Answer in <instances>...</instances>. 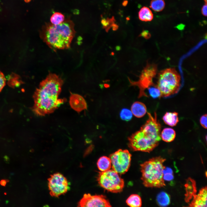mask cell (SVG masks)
Listing matches in <instances>:
<instances>
[{
	"label": "cell",
	"mask_w": 207,
	"mask_h": 207,
	"mask_svg": "<svg viewBox=\"0 0 207 207\" xmlns=\"http://www.w3.org/2000/svg\"><path fill=\"white\" fill-rule=\"evenodd\" d=\"M64 83L57 74L50 73L40 83L33 95L32 110L37 115L44 116L53 112L66 101L58 98Z\"/></svg>",
	"instance_id": "obj_1"
},
{
	"label": "cell",
	"mask_w": 207,
	"mask_h": 207,
	"mask_svg": "<svg viewBox=\"0 0 207 207\" xmlns=\"http://www.w3.org/2000/svg\"><path fill=\"white\" fill-rule=\"evenodd\" d=\"M75 33L73 22L67 19L58 25L46 23L42 26L40 35L51 48L63 49L70 47Z\"/></svg>",
	"instance_id": "obj_2"
},
{
	"label": "cell",
	"mask_w": 207,
	"mask_h": 207,
	"mask_svg": "<svg viewBox=\"0 0 207 207\" xmlns=\"http://www.w3.org/2000/svg\"><path fill=\"white\" fill-rule=\"evenodd\" d=\"M166 160L161 156L156 157L140 164L141 179L145 187L160 188L165 186L163 170L165 167L163 163Z\"/></svg>",
	"instance_id": "obj_3"
},
{
	"label": "cell",
	"mask_w": 207,
	"mask_h": 207,
	"mask_svg": "<svg viewBox=\"0 0 207 207\" xmlns=\"http://www.w3.org/2000/svg\"><path fill=\"white\" fill-rule=\"evenodd\" d=\"M157 85L161 97H167L177 93L181 86V77L174 68H168L160 71L158 75Z\"/></svg>",
	"instance_id": "obj_4"
},
{
	"label": "cell",
	"mask_w": 207,
	"mask_h": 207,
	"mask_svg": "<svg viewBox=\"0 0 207 207\" xmlns=\"http://www.w3.org/2000/svg\"><path fill=\"white\" fill-rule=\"evenodd\" d=\"M97 181L100 186L112 193L120 192L124 187L123 179L112 169L99 172Z\"/></svg>",
	"instance_id": "obj_5"
},
{
	"label": "cell",
	"mask_w": 207,
	"mask_h": 207,
	"mask_svg": "<svg viewBox=\"0 0 207 207\" xmlns=\"http://www.w3.org/2000/svg\"><path fill=\"white\" fill-rule=\"evenodd\" d=\"M129 147L133 151L150 152L158 145L160 141L147 135L140 130L128 138Z\"/></svg>",
	"instance_id": "obj_6"
},
{
	"label": "cell",
	"mask_w": 207,
	"mask_h": 207,
	"mask_svg": "<svg viewBox=\"0 0 207 207\" xmlns=\"http://www.w3.org/2000/svg\"><path fill=\"white\" fill-rule=\"evenodd\" d=\"M157 71V66L156 64L147 62L146 66L141 72L138 81H133L129 78H128L131 85L136 86L139 88V97H148L145 90L149 87L154 85L153 82V79L156 76Z\"/></svg>",
	"instance_id": "obj_7"
},
{
	"label": "cell",
	"mask_w": 207,
	"mask_h": 207,
	"mask_svg": "<svg viewBox=\"0 0 207 207\" xmlns=\"http://www.w3.org/2000/svg\"><path fill=\"white\" fill-rule=\"evenodd\" d=\"M131 155L127 150L119 149L110 155L112 169L118 174H124L128 170Z\"/></svg>",
	"instance_id": "obj_8"
},
{
	"label": "cell",
	"mask_w": 207,
	"mask_h": 207,
	"mask_svg": "<svg viewBox=\"0 0 207 207\" xmlns=\"http://www.w3.org/2000/svg\"><path fill=\"white\" fill-rule=\"evenodd\" d=\"M48 180L49 193L52 197H58L69 190V183L67 179L60 173L51 175Z\"/></svg>",
	"instance_id": "obj_9"
},
{
	"label": "cell",
	"mask_w": 207,
	"mask_h": 207,
	"mask_svg": "<svg viewBox=\"0 0 207 207\" xmlns=\"http://www.w3.org/2000/svg\"><path fill=\"white\" fill-rule=\"evenodd\" d=\"M78 206L110 207L111 206L106 196L103 195H91L85 194L78 203Z\"/></svg>",
	"instance_id": "obj_10"
},
{
	"label": "cell",
	"mask_w": 207,
	"mask_h": 207,
	"mask_svg": "<svg viewBox=\"0 0 207 207\" xmlns=\"http://www.w3.org/2000/svg\"><path fill=\"white\" fill-rule=\"evenodd\" d=\"M207 187L206 186L200 189L198 194L193 196V199L189 204V207H207Z\"/></svg>",
	"instance_id": "obj_11"
},
{
	"label": "cell",
	"mask_w": 207,
	"mask_h": 207,
	"mask_svg": "<svg viewBox=\"0 0 207 207\" xmlns=\"http://www.w3.org/2000/svg\"><path fill=\"white\" fill-rule=\"evenodd\" d=\"M69 103L72 108L78 112L87 108L85 99L83 97L77 94L71 93Z\"/></svg>",
	"instance_id": "obj_12"
},
{
	"label": "cell",
	"mask_w": 207,
	"mask_h": 207,
	"mask_svg": "<svg viewBox=\"0 0 207 207\" xmlns=\"http://www.w3.org/2000/svg\"><path fill=\"white\" fill-rule=\"evenodd\" d=\"M185 187L186 193L185 200L186 202H189L197 192L196 182L193 179L189 178L186 180Z\"/></svg>",
	"instance_id": "obj_13"
},
{
	"label": "cell",
	"mask_w": 207,
	"mask_h": 207,
	"mask_svg": "<svg viewBox=\"0 0 207 207\" xmlns=\"http://www.w3.org/2000/svg\"><path fill=\"white\" fill-rule=\"evenodd\" d=\"M131 111L135 116L140 118L144 116L147 112V108L145 105L139 101H136L132 105Z\"/></svg>",
	"instance_id": "obj_14"
},
{
	"label": "cell",
	"mask_w": 207,
	"mask_h": 207,
	"mask_svg": "<svg viewBox=\"0 0 207 207\" xmlns=\"http://www.w3.org/2000/svg\"><path fill=\"white\" fill-rule=\"evenodd\" d=\"M162 119L166 124L175 126L179 122L178 113L175 112H166L163 116Z\"/></svg>",
	"instance_id": "obj_15"
},
{
	"label": "cell",
	"mask_w": 207,
	"mask_h": 207,
	"mask_svg": "<svg viewBox=\"0 0 207 207\" xmlns=\"http://www.w3.org/2000/svg\"><path fill=\"white\" fill-rule=\"evenodd\" d=\"M97 164L98 169L101 172L108 170L112 166L110 158L105 156L101 157L99 159Z\"/></svg>",
	"instance_id": "obj_16"
},
{
	"label": "cell",
	"mask_w": 207,
	"mask_h": 207,
	"mask_svg": "<svg viewBox=\"0 0 207 207\" xmlns=\"http://www.w3.org/2000/svg\"><path fill=\"white\" fill-rule=\"evenodd\" d=\"M176 136V133L173 129L170 128L164 129L161 133L160 137L162 140L167 142L173 141Z\"/></svg>",
	"instance_id": "obj_17"
},
{
	"label": "cell",
	"mask_w": 207,
	"mask_h": 207,
	"mask_svg": "<svg viewBox=\"0 0 207 207\" xmlns=\"http://www.w3.org/2000/svg\"><path fill=\"white\" fill-rule=\"evenodd\" d=\"M139 18L141 21H150L153 18V14L148 8L143 7L140 10L138 13Z\"/></svg>",
	"instance_id": "obj_18"
},
{
	"label": "cell",
	"mask_w": 207,
	"mask_h": 207,
	"mask_svg": "<svg viewBox=\"0 0 207 207\" xmlns=\"http://www.w3.org/2000/svg\"><path fill=\"white\" fill-rule=\"evenodd\" d=\"M126 203L129 206L132 207H140L142 204L141 200L138 195H131L127 198Z\"/></svg>",
	"instance_id": "obj_19"
},
{
	"label": "cell",
	"mask_w": 207,
	"mask_h": 207,
	"mask_svg": "<svg viewBox=\"0 0 207 207\" xmlns=\"http://www.w3.org/2000/svg\"><path fill=\"white\" fill-rule=\"evenodd\" d=\"M156 200L158 205L161 206H166L170 203L169 195L166 192H162L157 195Z\"/></svg>",
	"instance_id": "obj_20"
},
{
	"label": "cell",
	"mask_w": 207,
	"mask_h": 207,
	"mask_svg": "<svg viewBox=\"0 0 207 207\" xmlns=\"http://www.w3.org/2000/svg\"><path fill=\"white\" fill-rule=\"evenodd\" d=\"M165 6L164 0H152L150 3V7L154 11L159 12L162 11Z\"/></svg>",
	"instance_id": "obj_21"
},
{
	"label": "cell",
	"mask_w": 207,
	"mask_h": 207,
	"mask_svg": "<svg viewBox=\"0 0 207 207\" xmlns=\"http://www.w3.org/2000/svg\"><path fill=\"white\" fill-rule=\"evenodd\" d=\"M65 20V16L62 13L55 12L51 16L50 21L52 24L54 25L59 24Z\"/></svg>",
	"instance_id": "obj_22"
},
{
	"label": "cell",
	"mask_w": 207,
	"mask_h": 207,
	"mask_svg": "<svg viewBox=\"0 0 207 207\" xmlns=\"http://www.w3.org/2000/svg\"><path fill=\"white\" fill-rule=\"evenodd\" d=\"M115 19L113 16L111 18H108L107 19L103 18L101 20V23L103 28L105 29L106 32H108L111 28H112L115 24Z\"/></svg>",
	"instance_id": "obj_23"
},
{
	"label": "cell",
	"mask_w": 207,
	"mask_h": 207,
	"mask_svg": "<svg viewBox=\"0 0 207 207\" xmlns=\"http://www.w3.org/2000/svg\"><path fill=\"white\" fill-rule=\"evenodd\" d=\"M150 95L154 99L161 97L160 91L156 85L151 86L147 88Z\"/></svg>",
	"instance_id": "obj_24"
},
{
	"label": "cell",
	"mask_w": 207,
	"mask_h": 207,
	"mask_svg": "<svg viewBox=\"0 0 207 207\" xmlns=\"http://www.w3.org/2000/svg\"><path fill=\"white\" fill-rule=\"evenodd\" d=\"M132 115L131 110L126 108H124L120 112V116L122 120L128 121L132 118Z\"/></svg>",
	"instance_id": "obj_25"
},
{
	"label": "cell",
	"mask_w": 207,
	"mask_h": 207,
	"mask_svg": "<svg viewBox=\"0 0 207 207\" xmlns=\"http://www.w3.org/2000/svg\"><path fill=\"white\" fill-rule=\"evenodd\" d=\"M163 173L164 180L169 181L173 179V171L170 168L165 167L163 170Z\"/></svg>",
	"instance_id": "obj_26"
},
{
	"label": "cell",
	"mask_w": 207,
	"mask_h": 207,
	"mask_svg": "<svg viewBox=\"0 0 207 207\" xmlns=\"http://www.w3.org/2000/svg\"><path fill=\"white\" fill-rule=\"evenodd\" d=\"M6 79L3 74L0 70V92L5 85Z\"/></svg>",
	"instance_id": "obj_27"
},
{
	"label": "cell",
	"mask_w": 207,
	"mask_h": 207,
	"mask_svg": "<svg viewBox=\"0 0 207 207\" xmlns=\"http://www.w3.org/2000/svg\"><path fill=\"white\" fill-rule=\"evenodd\" d=\"M207 114H205L202 116L200 117V122L202 126L205 129L207 128Z\"/></svg>",
	"instance_id": "obj_28"
},
{
	"label": "cell",
	"mask_w": 207,
	"mask_h": 207,
	"mask_svg": "<svg viewBox=\"0 0 207 207\" xmlns=\"http://www.w3.org/2000/svg\"><path fill=\"white\" fill-rule=\"evenodd\" d=\"M139 36L142 37L145 39H149L150 38L151 35L148 30H144L139 35Z\"/></svg>",
	"instance_id": "obj_29"
},
{
	"label": "cell",
	"mask_w": 207,
	"mask_h": 207,
	"mask_svg": "<svg viewBox=\"0 0 207 207\" xmlns=\"http://www.w3.org/2000/svg\"><path fill=\"white\" fill-rule=\"evenodd\" d=\"M207 4L205 3L202 7L201 12L202 14L204 16H207Z\"/></svg>",
	"instance_id": "obj_30"
},
{
	"label": "cell",
	"mask_w": 207,
	"mask_h": 207,
	"mask_svg": "<svg viewBox=\"0 0 207 207\" xmlns=\"http://www.w3.org/2000/svg\"><path fill=\"white\" fill-rule=\"evenodd\" d=\"M7 181V180L3 179L0 182V184L2 186H5L6 185Z\"/></svg>",
	"instance_id": "obj_31"
},
{
	"label": "cell",
	"mask_w": 207,
	"mask_h": 207,
	"mask_svg": "<svg viewBox=\"0 0 207 207\" xmlns=\"http://www.w3.org/2000/svg\"><path fill=\"white\" fill-rule=\"evenodd\" d=\"M127 1H124V2L122 3L123 5L124 6H125L126 5L127 3Z\"/></svg>",
	"instance_id": "obj_32"
},
{
	"label": "cell",
	"mask_w": 207,
	"mask_h": 207,
	"mask_svg": "<svg viewBox=\"0 0 207 207\" xmlns=\"http://www.w3.org/2000/svg\"><path fill=\"white\" fill-rule=\"evenodd\" d=\"M76 11H75V10H74V13L76 14H78V12H79L78 10L76 9Z\"/></svg>",
	"instance_id": "obj_33"
},
{
	"label": "cell",
	"mask_w": 207,
	"mask_h": 207,
	"mask_svg": "<svg viewBox=\"0 0 207 207\" xmlns=\"http://www.w3.org/2000/svg\"><path fill=\"white\" fill-rule=\"evenodd\" d=\"M120 49V47L119 46H117L116 47V49L117 50H119Z\"/></svg>",
	"instance_id": "obj_34"
},
{
	"label": "cell",
	"mask_w": 207,
	"mask_h": 207,
	"mask_svg": "<svg viewBox=\"0 0 207 207\" xmlns=\"http://www.w3.org/2000/svg\"><path fill=\"white\" fill-rule=\"evenodd\" d=\"M24 1L27 3L30 2L31 0H24Z\"/></svg>",
	"instance_id": "obj_35"
},
{
	"label": "cell",
	"mask_w": 207,
	"mask_h": 207,
	"mask_svg": "<svg viewBox=\"0 0 207 207\" xmlns=\"http://www.w3.org/2000/svg\"><path fill=\"white\" fill-rule=\"evenodd\" d=\"M205 2V3L207 4V0H204Z\"/></svg>",
	"instance_id": "obj_36"
}]
</instances>
